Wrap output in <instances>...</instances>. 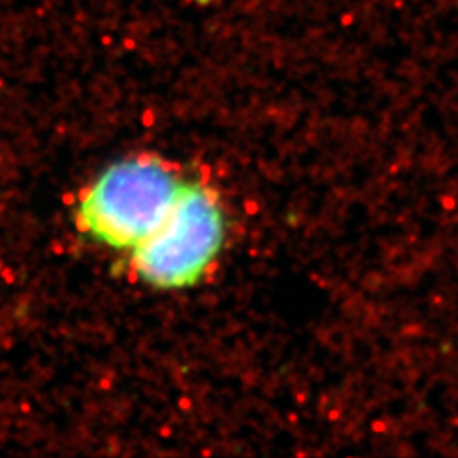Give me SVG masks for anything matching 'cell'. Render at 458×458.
I'll return each mask as SVG.
<instances>
[{"mask_svg":"<svg viewBox=\"0 0 458 458\" xmlns=\"http://www.w3.org/2000/svg\"><path fill=\"white\" fill-rule=\"evenodd\" d=\"M224 210L207 185L180 183L174 203L151 235L132 250L134 274L155 289L195 284L224 242Z\"/></svg>","mask_w":458,"mask_h":458,"instance_id":"7a4b0ae2","label":"cell"},{"mask_svg":"<svg viewBox=\"0 0 458 458\" xmlns=\"http://www.w3.org/2000/svg\"><path fill=\"white\" fill-rule=\"evenodd\" d=\"M180 182L151 155L128 157L99 174L79 200L84 233L111 249L134 250L161 224Z\"/></svg>","mask_w":458,"mask_h":458,"instance_id":"6da1fadb","label":"cell"}]
</instances>
